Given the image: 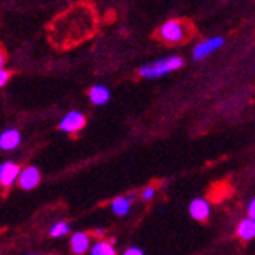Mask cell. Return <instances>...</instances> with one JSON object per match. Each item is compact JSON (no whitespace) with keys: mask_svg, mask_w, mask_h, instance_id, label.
Masks as SVG:
<instances>
[{"mask_svg":"<svg viewBox=\"0 0 255 255\" xmlns=\"http://www.w3.org/2000/svg\"><path fill=\"white\" fill-rule=\"evenodd\" d=\"M86 126V117L81 112L72 110L60 121V128L66 133H77Z\"/></svg>","mask_w":255,"mask_h":255,"instance_id":"cell-3","label":"cell"},{"mask_svg":"<svg viewBox=\"0 0 255 255\" xmlns=\"http://www.w3.org/2000/svg\"><path fill=\"white\" fill-rule=\"evenodd\" d=\"M248 214H249V219L255 217V200H251L249 208H248Z\"/></svg>","mask_w":255,"mask_h":255,"instance_id":"cell-18","label":"cell"},{"mask_svg":"<svg viewBox=\"0 0 255 255\" xmlns=\"http://www.w3.org/2000/svg\"><path fill=\"white\" fill-rule=\"evenodd\" d=\"M131 197H118L112 202V211L117 216H126L131 206Z\"/></svg>","mask_w":255,"mask_h":255,"instance_id":"cell-12","label":"cell"},{"mask_svg":"<svg viewBox=\"0 0 255 255\" xmlns=\"http://www.w3.org/2000/svg\"><path fill=\"white\" fill-rule=\"evenodd\" d=\"M41 176H40V171L35 168V167H26L25 170H20L18 173V185L23 188V190H32L35 188L38 182H40Z\"/></svg>","mask_w":255,"mask_h":255,"instance_id":"cell-5","label":"cell"},{"mask_svg":"<svg viewBox=\"0 0 255 255\" xmlns=\"http://www.w3.org/2000/svg\"><path fill=\"white\" fill-rule=\"evenodd\" d=\"M104 233H106L104 229H97V231H95V236H97V237H103V236H104Z\"/></svg>","mask_w":255,"mask_h":255,"instance_id":"cell-20","label":"cell"},{"mask_svg":"<svg viewBox=\"0 0 255 255\" xmlns=\"http://www.w3.org/2000/svg\"><path fill=\"white\" fill-rule=\"evenodd\" d=\"M223 44V38L222 37H213L208 38L202 43H199L194 51H193V58L194 60H203L205 57H208L210 54H213L214 51H217L220 46Z\"/></svg>","mask_w":255,"mask_h":255,"instance_id":"cell-4","label":"cell"},{"mask_svg":"<svg viewBox=\"0 0 255 255\" xmlns=\"http://www.w3.org/2000/svg\"><path fill=\"white\" fill-rule=\"evenodd\" d=\"M237 234L245 242L252 240L254 236H255V222H254V219H245V220H242L240 225L237 226Z\"/></svg>","mask_w":255,"mask_h":255,"instance_id":"cell-11","label":"cell"},{"mask_svg":"<svg viewBox=\"0 0 255 255\" xmlns=\"http://www.w3.org/2000/svg\"><path fill=\"white\" fill-rule=\"evenodd\" d=\"M92 255H117V251L112 246L110 242H104V240H100L97 242L94 246H92V251H90Z\"/></svg>","mask_w":255,"mask_h":255,"instance_id":"cell-13","label":"cell"},{"mask_svg":"<svg viewBox=\"0 0 255 255\" xmlns=\"http://www.w3.org/2000/svg\"><path fill=\"white\" fill-rule=\"evenodd\" d=\"M89 98L95 106H103L110 100V92L104 86H94L89 92Z\"/></svg>","mask_w":255,"mask_h":255,"instance_id":"cell-10","label":"cell"},{"mask_svg":"<svg viewBox=\"0 0 255 255\" xmlns=\"http://www.w3.org/2000/svg\"><path fill=\"white\" fill-rule=\"evenodd\" d=\"M154 194H156V190H154L153 187H147V188L142 191V199H144V200H151V199L154 197Z\"/></svg>","mask_w":255,"mask_h":255,"instance_id":"cell-15","label":"cell"},{"mask_svg":"<svg viewBox=\"0 0 255 255\" xmlns=\"http://www.w3.org/2000/svg\"><path fill=\"white\" fill-rule=\"evenodd\" d=\"M187 35V26L179 20H168L159 28V38L167 43H180Z\"/></svg>","mask_w":255,"mask_h":255,"instance_id":"cell-2","label":"cell"},{"mask_svg":"<svg viewBox=\"0 0 255 255\" xmlns=\"http://www.w3.org/2000/svg\"><path fill=\"white\" fill-rule=\"evenodd\" d=\"M20 167L14 162H5L3 165H0V185H3L5 188L11 187L18 177Z\"/></svg>","mask_w":255,"mask_h":255,"instance_id":"cell-6","label":"cell"},{"mask_svg":"<svg viewBox=\"0 0 255 255\" xmlns=\"http://www.w3.org/2000/svg\"><path fill=\"white\" fill-rule=\"evenodd\" d=\"M3 64H5V54L0 52V69H3Z\"/></svg>","mask_w":255,"mask_h":255,"instance_id":"cell-19","label":"cell"},{"mask_svg":"<svg viewBox=\"0 0 255 255\" xmlns=\"http://www.w3.org/2000/svg\"><path fill=\"white\" fill-rule=\"evenodd\" d=\"M9 80V72L5 69H0V87H3Z\"/></svg>","mask_w":255,"mask_h":255,"instance_id":"cell-16","label":"cell"},{"mask_svg":"<svg viewBox=\"0 0 255 255\" xmlns=\"http://www.w3.org/2000/svg\"><path fill=\"white\" fill-rule=\"evenodd\" d=\"M69 231H71V228H69V225H67L66 222H58V223H55V225L51 228L49 236L54 237V239H58V237H63L64 234H67Z\"/></svg>","mask_w":255,"mask_h":255,"instance_id":"cell-14","label":"cell"},{"mask_svg":"<svg viewBox=\"0 0 255 255\" xmlns=\"http://www.w3.org/2000/svg\"><path fill=\"white\" fill-rule=\"evenodd\" d=\"M210 211H211V206L205 199H194L190 203V214L193 219L199 222H205L210 217Z\"/></svg>","mask_w":255,"mask_h":255,"instance_id":"cell-8","label":"cell"},{"mask_svg":"<svg viewBox=\"0 0 255 255\" xmlns=\"http://www.w3.org/2000/svg\"><path fill=\"white\" fill-rule=\"evenodd\" d=\"M182 66H183V60L180 57H167L144 64L139 69V75L144 78H159L168 72L177 71Z\"/></svg>","mask_w":255,"mask_h":255,"instance_id":"cell-1","label":"cell"},{"mask_svg":"<svg viewBox=\"0 0 255 255\" xmlns=\"http://www.w3.org/2000/svg\"><path fill=\"white\" fill-rule=\"evenodd\" d=\"M89 246H90V239L86 233H77L72 236L71 239V248H72V252L77 254V255H84L87 251H89Z\"/></svg>","mask_w":255,"mask_h":255,"instance_id":"cell-9","label":"cell"},{"mask_svg":"<svg viewBox=\"0 0 255 255\" xmlns=\"http://www.w3.org/2000/svg\"><path fill=\"white\" fill-rule=\"evenodd\" d=\"M124 255H144V252L139 248H130L124 252Z\"/></svg>","mask_w":255,"mask_h":255,"instance_id":"cell-17","label":"cell"},{"mask_svg":"<svg viewBox=\"0 0 255 255\" xmlns=\"http://www.w3.org/2000/svg\"><path fill=\"white\" fill-rule=\"evenodd\" d=\"M20 142H21V136H20V131L15 128H8L0 133V148L5 151L17 148Z\"/></svg>","mask_w":255,"mask_h":255,"instance_id":"cell-7","label":"cell"}]
</instances>
